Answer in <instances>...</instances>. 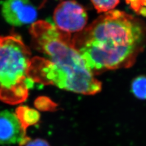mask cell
Instances as JSON below:
<instances>
[{
	"label": "cell",
	"instance_id": "obj_9",
	"mask_svg": "<svg viewBox=\"0 0 146 146\" xmlns=\"http://www.w3.org/2000/svg\"><path fill=\"white\" fill-rule=\"evenodd\" d=\"M98 13H106L114 10L120 0H91Z\"/></svg>",
	"mask_w": 146,
	"mask_h": 146
},
{
	"label": "cell",
	"instance_id": "obj_12",
	"mask_svg": "<svg viewBox=\"0 0 146 146\" xmlns=\"http://www.w3.org/2000/svg\"><path fill=\"white\" fill-rule=\"evenodd\" d=\"M25 146H50L46 141L42 139H35L33 141H29Z\"/></svg>",
	"mask_w": 146,
	"mask_h": 146
},
{
	"label": "cell",
	"instance_id": "obj_3",
	"mask_svg": "<svg viewBox=\"0 0 146 146\" xmlns=\"http://www.w3.org/2000/svg\"><path fill=\"white\" fill-rule=\"evenodd\" d=\"M31 52L20 35L0 36V100L14 105L24 102L34 82L27 72Z\"/></svg>",
	"mask_w": 146,
	"mask_h": 146
},
{
	"label": "cell",
	"instance_id": "obj_2",
	"mask_svg": "<svg viewBox=\"0 0 146 146\" xmlns=\"http://www.w3.org/2000/svg\"><path fill=\"white\" fill-rule=\"evenodd\" d=\"M29 33L35 48L48 57L31 58L27 72L30 79L84 95H94L101 91V82L74 47L71 34L44 20L33 23Z\"/></svg>",
	"mask_w": 146,
	"mask_h": 146
},
{
	"label": "cell",
	"instance_id": "obj_1",
	"mask_svg": "<svg viewBox=\"0 0 146 146\" xmlns=\"http://www.w3.org/2000/svg\"><path fill=\"white\" fill-rule=\"evenodd\" d=\"M72 42L93 74L127 68L135 63L146 46V25L125 12L104 13Z\"/></svg>",
	"mask_w": 146,
	"mask_h": 146
},
{
	"label": "cell",
	"instance_id": "obj_5",
	"mask_svg": "<svg viewBox=\"0 0 146 146\" xmlns=\"http://www.w3.org/2000/svg\"><path fill=\"white\" fill-rule=\"evenodd\" d=\"M1 11L4 20L14 26L32 24L37 17V12L30 0H6Z\"/></svg>",
	"mask_w": 146,
	"mask_h": 146
},
{
	"label": "cell",
	"instance_id": "obj_10",
	"mask_svg": "<svg viewBox=\"0 0 146 146\" xmlns=\"http://www.w3.org/2000/svg\"><path fill=\"white\" fill-rule=\"evenodd\" d=\"M136 14L146 17V0H125Z\"/></svg>",
	"mask_w": 146,
	"mask_h": 146
},
{
	"label": "cell",
	"instance_id": "obj_4",
	"mask_svg": "<svg viewBox=\"0 0 146 146\" xmlns=\"http://www.w3.org/2000/svg\"><path fill=\"white\" fill-rule=\"evenodd\" d=\"M53 19L58 29L68 34H77L87 25L88 14L86 9L75 0L60 3L55 9Z\"/></svg>",
	"mask_w": 146,
	"mask_h": 146
},
{
	"label": "cell",
	"instance_id": "obj_8",
	"mask_svg": "<svg viewBox=\"0 0 146 146\" xmlns=\"http://www.w3.org/2000/svg\"><path fill=\"white\" fill-rule=\"evenodd\" d=\"M131 91L137 99L146 100V76H138L132 80Z\"/></svg>",
	"mask_w": 146,
	"mask_h": 146
},
{
	"label": "cell",
	"instance_id": "obj_7",
	"mask_svg": "<svg viewBox=\"0 0 146 146\" xmlns=\"http://www.w3.org/2000/svg\"><path fill=\"white\" fill-rule=\"evenodd\" d=\"M15 115L26 131L27 127L36 124L40 118L38 111L26 106H21L17 108Z\"/></svg>",
	"mask_w": 146,
	"mask_h": 146
},
{
	"label": "cell",
	"instance_id": "obj_11",
	"mask_svg": "<svg viewBox=\"0 0 146 146\" xmlns=\"http://www.w3.org/2000/svg\"><path fill=\"white\" fill-rule=\"evenodd\" d=\"M35 106L38 108L42 110H50L51 108H56L57 105L47 98H40L36 100Z\"/></svg>",
	"mask_w": 146,
	"mask_h": 146
},
{
	"label": "cell",
	"instance_id": "obj_6",
	"mask_svg": "<svg viewBox=\"0 0 146 146\" xmlns=\"http://www.w3.org/2000/svg\"><path fill=\"white\" fill-rule=\"evenodd\" d=\"M30 140L15 113L0 112V145L18 143L22 146Z\"/></svg>",
	"mask_w": 146,
	"mask_h": 146
}]
</instances>
